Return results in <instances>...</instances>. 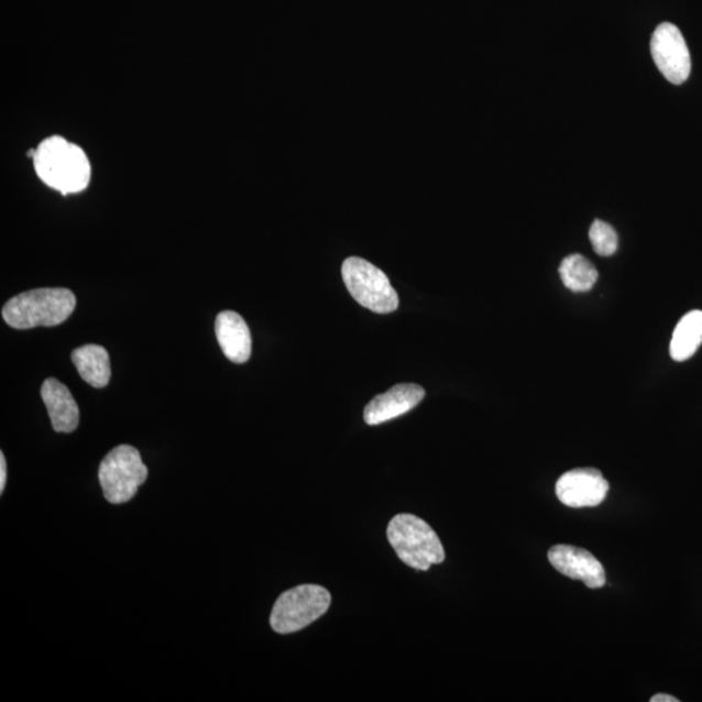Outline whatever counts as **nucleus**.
Listing matches in <instances>:
<instances>
[{"label":"nucleus","mask_w":702,"mask_h":702,"mask_svg":"<svg viewBox=\"0 0 702 702\" xmlns=\"http://www.w3.org/2000/svg\"><path fill=\"white\" fill-rule=\"evenodd\" d=\"M33 162L41 180L64 196L88 188L91 177L88 156L59 135L43 141L33 153Z\"/></svg>","instance_id":"nucleus-1"},{"label":"nucleus","mask_w":702,"mask_h":702,"mask_svg":"<svg viewBox=\"0 0 702 702\" xmlns=\"http://www.w3.org/2000/svg\"><path fill=\"white\" fill-rule=\"evenodd\" d=\"M75 307L76 297L69 289L41 288L11 298L2 315L6 323L14 329L55 327L66 321Z\"/></svg>","instance_id":"nucleus-2"},{"label":"nucleus","mask_w":702,"mask_h":702,"mask_svg":"<svg viewBox=\"0 0 702 702\" xmlns=\"http://www.w3.org/2000/svg\"><path fill=\"white\" fill-rule=\"evenodd\" d=\"M388 540L399 560L413 569L427 571L446 560L439 536L427 522L413 514H398L388 526Z\"/></svg>","instance_id":"nucleus-3"},{"label":"nucleus","mask_w":702,"mask_h":702,"mask_svg":"<svg viewBox=\"0 0 702 702\" xmlns=\"http://www.w3.org/2000/svg\"><path fill=\"white\" fill-rule=\"evenodd\" d=\"M331 601V593L325 586L298 585L277 599L271 613V627L283 635L300 632L323 617Z\"/></svg>","instance_id":"nucleus-4"},{"label":"nucleus","mask_w":702,"mask_h":702,"mask_svg":"<svg viewBox=\"0 0 702 702\" xmlns=\"http://www.w3.org/2000/svg\"><path fill=\"white\" fill-rule=\"evenodd\" d=\"M149 470L140 451L131 446L113 448L99 465L98 476L110 504L129 503L146 482Z\"/></svg>","instance_id":"nucleus-5"},{"label":"nucleus","mask_w":702,"mask_h":702,"mask_svg":"<svg viewBox=\"0 0 702 702\" xmlns=\"http://www.w3.org/2000/svg\"><path fill=\"white\" fill-rule=\"evenodd\" d=\"M342 278L351 296L365 309L377 314L397 310L399 299L390 278L362 257H348L342 264Z\"/></svg>","instance_id":"nucleus-6"},{"label":"nucleus","mask_w":702,"mask_h":702,"mask_svg":"<svg viewBox=\"0 0 702 702\" xmlns=\"http://www.w3.org/2000/svg\"><path fill=\"white\" fill-rule=\"evenodd\" d=\"M650 53L666 80L682 85L691 74V55L682 32L674 24L658 25L650 41Z\"/></svg>","instance_id":"nucleus-7"},{"label":"nucleus","mask_w":702,"mask_h":702,"mask_svg":"<svg viewBox=\"0 0 702 702\" xmlns=\"http://www.w3.org/2000/svg\"><path fill=\"white\" fill-rule=\"evenodd\" d=\"M608 483L596 469H575L566 472L556 484L558 500L572 508L596 507L604 503Z\"/></svg>","instance_id":"nucleus-8"},{"label":"nucleus","mask_w":702,"mask_h":702,"mask_svg":"<svg viewBox=\"0 0 702 702\" xmlns=\"http://www.w3.org/2000/svg\"><path fill=\"white\" fill-rule=\"evenodd\" d=\"M549 562L562 575L580 580L589 589H603L606 583L603 564L589 550L571 547L555 546L548 551Z\"/></svg>","instance_id":"nucleus-9"},{"label":"nucleus","mask_w":702,"mask_h":702,"mask_svg":"<svg viewBox=\"0 0 702 702\" xmlns=\"http://www.w3.org/2000/svg\"><path fill=\"white\" fill-rule=\"evenodd\" d=\"M426 397L425 390L417 384H399L380 394L364 408V421L370 426L403 417L417 407Z\"/></svg>","instance_id":"nucleus-10"},{"label":"nucleus","mask_w":702,"mask_h":702,"mask_svg":"<svg viewBox=\"0 0 702 702\" xmlns=\"http://www.w3.org/2000/svg\"><path fill=\"white\" fill-rule=\"evenodd\" d=\"M41 396L47 408L55 432L70 434L80 423V410L72 393L59 380L47 379L42 385Z\"/></svg>","instance_id":"nucleus-11"},{"label":"nucleus","mask_w":702,"mask_h":702,"mask_svg":"<svg viewBox=\"0 0 702 702\" xmlns=\"http://www.w3.org/2000/svg\"><path fill=\"white\" fill-rule=\"evenodd\" d=\"M215 332L221 350L229 361L245 363L252 355V334L240 314L223 311L218 315Z\"/></svg>","instance_id":"nucleus-12"},{"label":"nucleus","mask_w":702,"mask_h":702,"mask_svg":"<svg viewBox=\"0 0 702 702\" xmlns=\"http://www.w3.org/2000/svg\"><path fill=\"white\" fill-rule=\"evenodd\" d=\"M70 358L78 374L89 385L95 386V388H105L110 383V357L103 347L85 345L76 349Z\"/></svg>","instance_id":"nucleus-13"},{"label":"nucleus","mask_w":702,"mask_h":702,"mask_svg":"<svg viewBox=\"0 0 702 702\" xmlns=\"http://www.w3.org/2000/svg\"><path fill=\"white\" fill-rule=\"evenodd\" d=\"M702 343V311L692 310L679 320L670 342V355L676 362L689 361Z\"/></svg>","instance_id":"nucleus-14"},{"label":"nucleus","mask_w":702,"mask_h":702,"mask_svg":"<svg viewBox=\"0 0 702 702\" xmlns=\"http://www.w3.org/2000/svg\"><path fill=\"white\" fill-rule=\"evenodd\" d=\"M558 271L566 288L575 293L590 292L599 278L596 267L580 254L566 256Z\"/></svg>","instance_id":"nucleus-15"},{"label":"nucleus","mask_w":702,"mask_h":702,"mask_svg":"<svg viewBox=\"0 0 702 702\" xmlns=\"http://www.w3.org/2000/svg\"><path fill=\"white\" fill-rule=\"evenodd\" d=\"M590 240L594 252L601 256H612L618 249V234L603 220H594L590 228Z\"/></svg>","instance_id":"nucleus-16"},{"label":"nucleus","mask_w":702,"mask_h":702,"mask_svg":"<svg viewBox=\"0 0 702 702\" xmlns=\"http://www.w3.org/2000/svg\"><path fill=\"white\" fill-rule=\"evenodd\" d=\"M7 482V463L3 453H0V493L4 492Z\"/></svg>","instance_id":"nucleus-17"},{"label":"nucleus","mask_w":702,"mask_h":702,"mask_svg":"<svg viewBox=\"0 0 702 702\" xmlns=\"http://www.w3.org/2000/svg\"><path fill=\"white\" fill-rule=\"evenodd\" d=\"M650 702H679V699L670 696V694L658 693L650 699Z\"/></svg>","instance_id":"nucleus-18"}]
</instances>
